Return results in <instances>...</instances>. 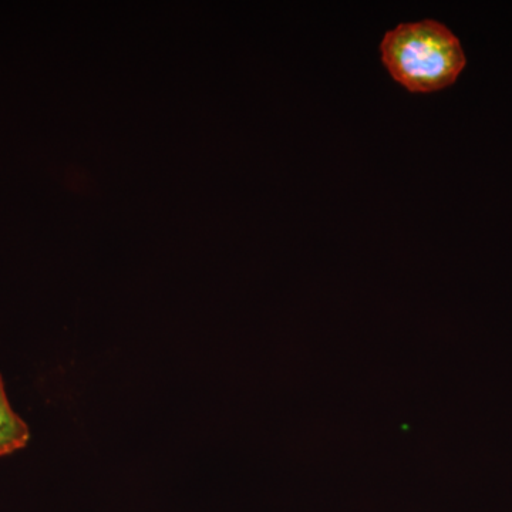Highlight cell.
Wrapping results in <instances>:
<instances>
[{
  "label": "cell",
  "instance_id": "obj_1",
  "mask_svg": "<svg viewBox=\"0 0 512 512\" xmlns=\"http://www.w3.org/2000/svg\"><path fill=\"white\" fill-rule=\"evenodd\" d=\"M382 62L390 76L412 93H434L456 83L467 59L447 26L426 19L403 23L384 35Z\"/></svg>",
  "mask_w": 512,
  "mask_h": 512
},
{
  "label": "cell",
  "instance_id": "obj_2",
  "mask_svg": "<svg viewBox=\"0 0 512 512\" xmlns=\"http://www.w3.org/2000/svg\"><path fill=\"white\" fill-rule=\"evenodd\" d=\"M30 439L28 424L13 412L0 376V457L9 456L26 447Z\"/></svg>",
  "mask_w": 512,
  "mask_h": 512
}]
</instances>
